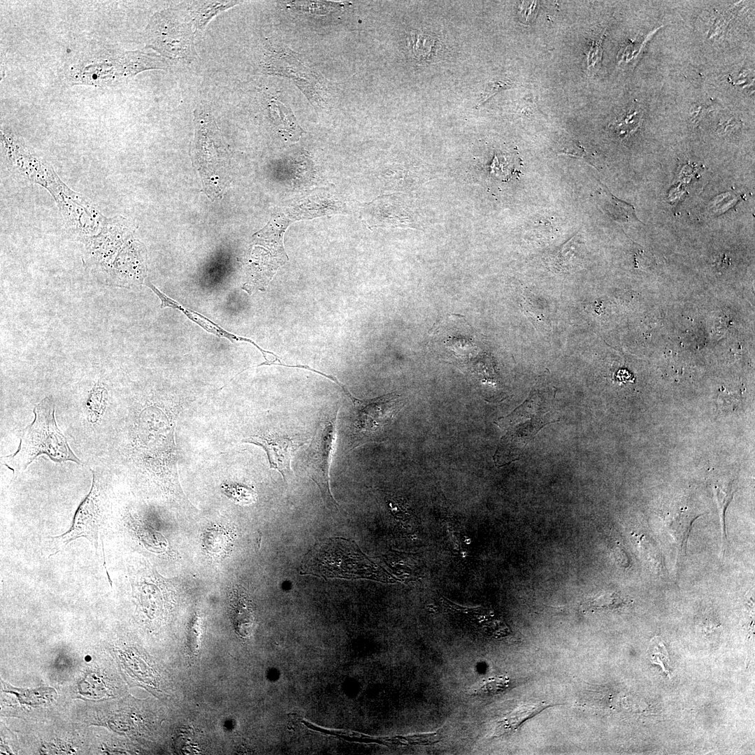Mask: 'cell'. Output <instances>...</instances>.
I'll return each mask as SVG.
<instances>
[{"label":"cell","instance_id":"cell-1","mask_svg":"<svg viewBox=\"0 0 755 755\" xmlns=\"http://www.w3.org/2000/svg\"><path fill=\"white\" fill-rule=\"evenodd\" d=\"M55 410L52 396L35 405L34 421L24 429L17 451L4 457L5 465L13 470H24L41 454L48 455L57 463L71 461L82 464L57 427Z\"/></svg>","mask_w":755,"mask_h":755},{"label":"cell","instance_id":"cell-2","mask_svg":"<svg viewBox=\"0 0 755 755\" xmlns=\"http://www.w3.org/2000/svg\"><path fill=\"white\" fill-rule=\"evenodd\" d=\"M301 575L329 578H373L387 580L354 542L343 538H328L317 544L304 558Z\"/></svg>","mask_w":755,"mask_h":755},{"label":"cell","instance_id":"cell-3","mask_svg":"<svg viewBox=\"0 0 755 755\" xmlns=\"http://www.w3.org/2000/svg\"><path fill=\"white\" fill-rule=\"evenodd\" d=\"M159 60L141 52L101 51L84 57L71 67L73 84L103 86L148 69H159Z\"/></svg>","mask_w":755,"mask_h":755},{"label":"cell","instance_id":"cell-4","mask_svg":"<svg viewBox=\"0 0 755 755\" xmlns=\"http://www.w3.org/2000/svg\"><path fill=\"white\" fill-rule=\"evenodd\" d=\"M538 396L531 395L510 415L498 419V426L507 430L493 456L496 466L510 463L519 459L524 448L547 422H543Z\"/></svg>","mask_w":755,"mask_h":755},{"label":"cell","instance_id":"cell-5","mask_svg":"<svg viewBox=\"0 0 755 755\" xmlns=\"http://www.w3.org/2000/svg\"><path fill=\"white\" fill-rule=\"evenodd\" d=\"M337 415L338 410L332 416L325 417L318 423L303 461L307 475L318 486L324 503L331 510H338L329 486V468L336 439Z\"/></svg>","mask_w":755,"mask_h":755},{"label":"cell","instance_id":"cell-6","mask_svg":"<svg viewBox=\"0 0 755 755\" xmlns=\"http://www.w3.org/2000/svg\"><path fill=\"white\" fill-rule=\"evenodd\" d=\"M345 394L353 403L355 411L354 447L379 441L403 405V399L396 392L368 400L357 398L349 390Z\"/></svg>","mask_w":755,"mask_h":755},{"label":"cell","instance_id":"cell-7","mask_svg":"<svg viewBox=\"0 0 755 755\" xmlns=\"http://www.w3.org/2000/svg\"><path fill=\"white\" fill-rule=\"evenodd\" d=\"M105 498L93 473L89 493L78 507L73 524L64 534L52 537L58 549L70 542L83 537L98 549L99 534L105 519Z\"/></svg>","mask_w":755,"mask_h":755},{"label":"cell","instance_id":"cell-8","mask_svg":"<svg viewBox=\"0 0 755 755\" xmlns=\"http://www.w3.org/2000/svg\"><path fill=\"white\" fill-rule=\"evenodd\" d=\"M266 68L272 73L283 75L293 80L312 103L320 106L323 101L322 78L301 63L289 50H273L267 57Z\"/></svg>","mask_w":755,"mask_h":755},{"label":"cell","instance_id":"cell-9","mask_svg":"<svg viewBox=\"0 0 755 755\" xmlns=\"http://www.w3.org/2000/svg\"><path fill=\"white\" fill-rule=\"evenodd\" d=\"M145 251L136 243H124L107 267L99 282L129 287L141 284L145 275Z\"/></svg>","mask_w":755,"mask_h":755},{"label":"cell","instance_id":"cell-10","mask_svg":"<svg viewBox=\"0 0 755 755\" xmlns=\"http://www.w3.org/2000/svg\"><path fill=\"white\" fill-rule=\"evenodd\" d=\"M243 442L261 447L266 452L270 467L280 472L285 481L293 475L290 467L292 454L303 444L286 434L278 433L252 436Z\"/></svg>","mask_w":755,"mask_h":755},{"label":"cell","instance_id":"cell-11","mask_svg":"<svg viewBox=\"0 0 755 755\" xmlns=\"http://www.w3.org/2000/svg\"><path fill=\"white\" fill-rule=\"evenodd\" d=\"M549 706L551 705L544 702H537L526 703L517 707L497 721L493 735L499 737L515 731L523 723Z\"/></svg>","mask_w":755,"mask_h":755},{"label":"cell","instance_id":"cell-12","mask_svg":"<svg viewBox=\"0 0 755 755\" xmlns=\"http://www.w3.org/2000/svg\"><path fill=\"white\" fill-rule=\"evenodd\" d=\"M145 284L146 286L150 287L152 291L155 293L159 298V299L161 301V308L171 307L182 311L189 317V319L197 323L206 331H208L209 333H213L219 337L226 338L231 342L241 340V336H238L228 331H226L225 330L220 327L218 325L209 320L207 317L190 309L185 308L184 307L181 306L176 301L171 299L166 295L163 294L150 281H146Z\"/></svg>","mask_w":755,"mask_h":755},{"label":"cell","instance_id":"cell-13","mask_svg":"<svg viewBox=\"0 0 755 755\" xmlns=\"http://www.w3.org/2000/svg\"><path fill=\"white\" fill-rule=\"evenodd\" d=\"M700 517L685 512L674 517L669 524V531L674 539L677 549L676 568L680 571L686 556V546L689 533L694 521Z\"/></svg>","mask_w":755,"mask_h":755},{"label":"cell","instance_id":"cell-14","mask_svg":"<svg viewBox=\"0 0 755 755\" xmlns=\"http://www.w3.org/2000/svg\"><path fill=\"white\" fill-rule=\"evenodd\" d=\"M5 687L7 688L5 691L15 694L21 703L31 705L51 702L57 696L55 689L49 687H41L28 690L13 688L6 684Z\"/></svg>","mask_w":755,"mask_h":755},{"label":"cell","instance_id":"cell-15","mask_svg":"<svg viewBox=\"0 0 755 755\" xmlns=\"http://www.w3.org/2000/svg\"><path fill=\"white\" fill-rule=\"evenodd\" d=\"M626 604V600L617 592H605L591 598L583 602L581 607L583 611L600 610H612Z\"/></svg>","mask_w":755,"mask_h":755},{"label":"cell","instance_id":"cell-16","mask_svg":"<svg viewBox=\"0 0 755 755\" xmlns=\"http://www.w3.org/2000/svg\"><path fill=\"white\" fill-rule=\"evenodd\" d=\"M272 114L275 119L279 120V124L282 125L291 138L296 140L301 135V128L299 127L296 118L291 110L286 108L282 103L273 101L271 107ZM278 120V121H279Z\"/></svg>","mask_w":755,"mask_h":755},{"label":"cell","instance_id":"cell-17","mask_svg":"<svg viewBox=\"0 0 755 755\" xmlns=\"http://www.w3.org/2000/svg\"><path fill=\"white\" fill-rule=\"evenodd\" d=\"M408 41L413 55L419 59H424L429 56L434 46L433 38L421 31L412 33Z\"/></svg>","mask_w":755,"mask_h":755},{"label":"cell","instance_id":"cell-18","mask_svg":"<svg viewBox=\"0 0 755 755\" xmlns=\"http://www.w3.org/2000/svg\"><path fill=\"white\" fill-rule=\"evenodd\" d=\"M647 651L648 658L650 661L652 663L661 666L663 671L666 674L670 675V660L668 653L662 639L659 636L653 638L650 641Z\"/></svg>","mask_w":755,"mask_h":755},{"label":"cell","instance_id":"cell-19","mask_svg":"<svg viewBox=\"0 0 755 755\" xmlns=\"http://www.w3.org/2000/svg\"><path fill=\"white\" fill-rule=\"evenodd\" d=\"M510 685V680L505 676L491 677L484 680L470 694H496L506 690Z\"/></svg>","mask_w":755,"mask_h":755},{"label":"cell","instance_id":"cell-20","mask_svg":"<svg viewBox=\"0 0 755 755\" xmlns=\"http://www.w3.org/2000/svg\"><path fill=\"white\" fill-rule=\"evenodd\" d=\"M224 493L233 501L243 505L250 504L256 501V494L250 487L240 484L227 485Z\"/></svg>","mask_w":755,"mask_h":755},{"label":"cell","instance_id":"cell-21","mask_svg":"<svg viewBox=\"0 0 755 755\" xmlns=\"http://www.w3.org/2000/svg\"><path fill=\"white\" fill-rule=\"evenodd\" d=\"M639 119L640 116L638 112L630 111L616 120L612 125L617 135L624 138L635 130L639 123Z\"/></svg>","mask_w":755,"mask_h":755},{"label":"cell","instance_id":"cell-22","mask_svg":"<svg viewBox=\"0 0 755 755\" xmlns=\"http://www.w3.org/2000/svg\"><path fill=\"white\" fill-rule=\"evenodd\" d=\"M512 86H514V83L508 79H494L491 80L486 85L479 103H484L496 93L510 89Z\"/></svg>","mask_w":755,"mask_h":755},{"label":"cell","instance_id":"cell-23","mask_svg":"<svg viewBox=\"0 0 755 755\" xmlns=\"http://www.w3.org/2000/svg\"><path fill=\"white\" fill-rule=\"evenodd\" d=\"M601 40L592 41L587 52V68L589 71L596 68L601 60Z\"/></svg>","mask_w":755,"mask_h":755},{"label":"cell","instance_id":"cell-24","mask_svg":"<svg viewBox=\"0 0 755 755\" xmlns=\"http://www.w3.org/2000/svg\"><path fill=\"white\" fill-rule=\"evenodd\" d=\"M519 7V17L524 22L531 21L536 15L538 3L537 1H523Z\"/></svg>","mask_w":755,"mask_h":755},{"label":"cell","instance_id":"cell-25","mask_svg":"<svg viewBox=\"0 0 755 755\" xmlns=\"http://www.w3.org/2000/svg\"><path fill=\"white\" fill-rule=\"evenodd\" d=\"M201 19H202V17H203V15H201ZM201 21H200V23H199V24H200V25H201ZM200 27H201V26H200Z\"/></svg>","mask_w":755,"mask_h":755}]
</instances>
